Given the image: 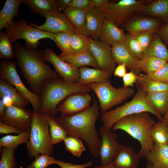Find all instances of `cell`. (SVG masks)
<instances>
[{
	"instance_id": "cell-19",
	"label": "cell",
	"mask_w": 168,
	"mask_h": 168,
	"mask_svg": "<svg viewBox=\"0 0 168 168\" xmlns=\"http://www.w3.org/2000/svg\"><path fill=\"white\" fill-rule=\"evenodd\" d=\"M80 76L77 83L87 86L91 83H99L110 80L113 72L99 68L83 67L79 68Z\"/></svg>"
},
{
	"instance_id": "cell-24",
	"label": "cell",
	"mask_w": 168,
	"mask_h": 168,
	"mask_svg": "<svg viewBox=\"0 0 168 168\" xmlns=\"http://www.w3.org/2000/svg\"><path fill=\"white\" fill-rule=\"evenodd\" d=\"M136 14L152 16L168 23V0H153Z\"/></svg>"
},
{
	"instance_id": "cell-54",
	"label": "cell",
	"mask_w": 168,
	"mask_h": 168,
	"mask_svg": "<svg viewBox=\"0 0 168 168\" xmlns=\"http://www.w3.org/2000/svg\"><path fill=\"white\" fill-rule=\"evenodd\" d=\"M6 106L4 104L2 99L0 98V119L4 115L6 109Z\"/></svg>"
},
{
	"instance_id": "cell-8",
	"label": "cell",
	"mask_w": 168,
	"mask_h": 168,
	"mask_svg": "<svg viewBox=\"0 0 168 168\" xmlns=\"http://www.w3.org/2000/svg\"><path fill=\"white\" fill-rule=\"evenodd\" d=\"M153 0H121L109 2L99 8L105 18L118 27L122 26L134 14Z\"/></svg>"
},
{
	"instance_id": "cell-13",
	"label": "cell",
	"mask_w": 168,
	"mask_h": 168,
	"mask_svg": "<svg viewBox=\"0 0 168 168\" xmlns=\"http://www.w3.org/2000/svg\"><path fill=\"white\" fill-rule=\"evenodd\" d=\"M101 137L99 155L101 165L112 163L114 160L120 145L117 140L116 136L111 130L102 126L99 129Z\"/></svg>"
},
{
	"instance_id": "cell-50",
	"label": "cell",
	"mask_w": 168,
	"mask_h": 168,
	"mask_svg": "<svg viewBox=\"0 0 168 168\" xmlns=\"http://www.w3.org/2000/svg\"><path fill=\"white\" fill-rule=\"evenodd\" d=\"M157 33L164 43L168 45V23H164Z\"/></svg>"
},
{
	"instance_id": "cell-31",
	"label": "cell",
	"mask_w": 168,
	"mask_h": 168,
	"mask_svg": "<svg viewBox=\"0 0 168 168\" xmlns=\"http://www.w3.org/2000/svg\"><path fill=\"white\" fill-rule=\"evenodd\" d=\"M136 82L137 86L146 93L168 91V84L154 80L146 74L138 75Z\"/></svg>"
},
{
	"instance_id": "cell-21",
	"label": "cell",
	"mask_w": 168,
	"mask_h": 168,
	"mask_svg": "<svg viewBox=\"0 0 168 168\" xmlns=\"http://www.w3.org/2000/svg\"><path fill=\"white\" fill-rule=\"evenodd\" d=\"M125 38L124 30L105 18L99 38L100 41L112 47L117 44L124 43Z\"/></svg>"
},
{
	"instance_id": "cell-4",
	"label": "cell",
	"mask_w": 168,
	"mask_h": 168,
	"mask_svg": "<svg viewBox=\"0 0 168 168\" xmlns=\"http://www.w3.org/2000/svg\"><path fill=\"white\" fill-rule=\"evenodd\" d=\"M155 123L149 112L135 113L118 120L112 128L113 132L117 130H123L137 140L141 145L138 155L140 158H145L154 145L151 133Z\"/></svg>"
},
{
	"instance_id": "cell-38",
	"label": "cell",
	"mask_w": 168,
	"mask_h": 168,
	"mask_svg": "<svg viewBox=\"0 0 168 168\" xmlns=\"http://www.w3.org/2000/svg\"><path fill=\"white\" fill-rule=\"evenodd\" d=\"M14 58V49L7 34L3 31H0V59L10 61Z\"/></svg>"
},
{
	"instance_id": "cell-22",
	"label": "cell",
	"mask_w": 168,
	"mask_h": 168,
	"mask_svg": "<svg viewBox=\"0 0 168 168\" xmlns=\"http://www.w3.org/2000/svg\"><path fill=\"white\" fill-rule=\"evenodd\" d=\"M86 18L89 36L98 40L102 32L105 17L99 8L93 7L86 11Z\"/></svg>"
},
{
	"instance_id": "cell-2",
	"label": "cell",
	"mask_w": 168,
	"mask_h": 168,
	"mask_svg": "<svg viewBox=\"0 0 168 168\" xmlns=\"http://www.w3.org/2000/svg\"><path fill=\"white\" fill-rule=\"evenodd\" d=\"M14 50L17 66L29 85L30 91L39 96L44 82L60 76L44 60L43 52L14 43Z\"/></svg>"
},
{
	"instance_id": "cell-12",
	"label": "cell",
	"mask_w": 168,
	"mask_h": 168,
	"mask_svg": "<svg viewBox=\"0 0 168 168\" xmlns=\"http://www.w3.org/2000/svg\"><path fill=\"white\" fill-rule=\"evenodd\" d=\"M43 58L45 62L52 64L55 71L63 80L77 82L80 76L79 68L63 60L52 49H44L43 52Z\"/></svg>"
},
{
	"instance_id": "cell-14",
	"label": "cell",
	"mask_w": 168,
	"mask_h": 168,
	"mask_svg": "<svg viewBox=\"0 0 168 168\" xmlns=\"http://www.w3.org/2000/svg\"><path fill=\"white\" fill-rule=\"evenodd\" d=\"M33 114V110L12 105L6 106L5 114L0 121L24 131L30 128Z\"/></svg>"
},
{
	"instance_id": "cell-30",
	"label": "cell",
	"mask_w": 168,
	"mask_h": 168,
	"mask_svg": "<svg viewBox=\"0 0 168 168\" xmlns=\"http://www.w3.org/2000/svg\"><path fill=\"white\" fill-rule=\"evenodd\" d=\"M151 56L168 63V49L158 33L155 34L148 49L144 53L142 58Z\"/></svg>"
},
{
	"instance_id": "cell-7",
	"label": "cell",
	"mask_w": 168,
	"mask_h": 168,
	"mask_svg": "<svg viewBox=\"0 0 168 168\" xmlns=\"http://www.w3.org/2000/svg\"><path fill=\"white\" fill-rule=\"evenodd\" d=\"M93 91L98 99L101 113L108 111L131 97L135 93L132 88L123 86L116 88L111 84L110 80L87 85Z\"/></svg>"
},
{
	"instance_id": "cell-37",
	"label": "cell",
	"mask_w": 168,
	"mask_h": 168,
	"mask_svg": "<svg viewBox=\"0 0 168 168\" xmlns=\"http://www.w3.org/2000/svg\"><path fill=\"white\" fill-rule=\"evenodd\" d=\"M49 126L51 142L53 146L63 141L68 136L66 130L51 116L49 119Z\"/></svg>"
},
{
	"instance_id": "cell-45",
	"label": "cell",
	"mask_w": 168,
	"mask_h": 168,
	"mask_svg": "<svg viewBox=\"0 0 168 168\" xmlns=\"http://www.w3.org/2000/svg\"><path fill=\"white\" fill-rule=\"evenodd\" d=\"M147 75L156 81L168 84V63L156 71Z\"/></svg>"
},
{
	"instance_id": "cell-23",
	"label": "cell",
	"mask_w": 168,
	"mask_h": 168,
	"mask_svg": "<svg viewBox=\"0 0 168 168\" xmlns=\"http://www.w3.org/2000/svg\"><path fill=\"white\" fill-rule=\"evenodd\" d=\"M22 0H7L0 12V31L5 28L7 33L14 17L18 16V10Z\"/></svg>"
},
{
	"instance_id": "cell-53",
	"label": "cell",
	"mask_w": 168,
	"mask_h": 168,
	"mask_svg": "<svg viewBox=\"0 0 168 168\" xmlns=\"http://www.w3.org/2000/svg\"><path fill=\"white\" fill-rule=\"evenodd\" d=\"M90 1L93 7L99 8L103 7L109 2L108 0H90Z\"/></svg>"
},
{
	"instance_id": "cell-44",
	"label": "cell",
	"mask_w": 168,
	"mask_h": 168,
	"mask_svg": "<svg viewBox=\"0 0 168 168\" xmlns=\"http://www.w3.org/2000/svg\"><path fill=\"white\" fill-rule=\"evenodd\" d=\"M156 33L153 31H149L141 32L132 35L140 44L144 53L148 49Z\"/></svg>"
},
{
	"instance_id": "cell-39",
	"label": "cell",
	"mask_w": 168,
	"mask_h": 168,
	"mask_svg": "<svg viewBox=\"0 0 168 168\" xmlns=\"http://www.w3.org/2000/svg\"><path fill=\"white\" fill-rule=\"evenodd\" d=\"M63 142L64 149L76 157H80L86 150L81 139L77 137L68 136Z\"/></svg>"
},
{
	"instance_id": "cell-18",
	"label": "cell",
	"mask_w": 168,
	"mask_h": 168,
	"mask_svg": "<svg viewBox=\"0 0 168 168\" xmlns=\"http://www.w3.org/2000/svg\"><path fill=\"white\" fill-rule=\"evenodd\" d=\"M111 53L116 64H124L130 71H133L137 75L139 74L141 71L137 66L138 59L124 43H119L112 46Z\"/></svg>"
},
{
	"instance_id": "cell-48",
	"label": "cell",
	"mask_w": 168,
	"mask_h": 168,
	"mask_svg": "<svg viewBox=\"0 0 168 168\" xmlns=\"http://www.w3.org/2000/svg\"><path fill=\"white\" fill-rule=\"evenodd\" d=\"M23 131H24L20 128L6 124L0 121V134H8L11 133H15L19 134Z\"/></svg>"
},
{
	"instance_id": "cell-27",
	"label": "cell",
	"mask_w": 168,
	"mask_h": 168,
	"mask_svg": "<svg viewBox=\"0 0 168 168\" xmlns=\"http://www.w3.org/2000/svg\"><path fill=\"white\" fill-rule=\"evenodd\" d=\"M145 158L153 168H168V145L154 143Z\"/></svg>"
},
{
	"instance_id": "cell-41",
	"label": "cell",
	"mask_w": 168,
	"mask_h": 168,
	"mask_svg": "<svg viewBox=\"0 0 168 168\" xmlns=\"http://www.w3.org/2000/svg\"><path fill=\"white\" fill-rule=\"evenodd\" d=\"M124 44L138 60L142 58L144 53L142 47L133 35L128 33L126 34Z\"/></svg>"
},
{
	"instance_id": "cell-32",
	"label": "cell",
	"mask_w": 168,
	"mask_h": 168,
	"mask_svg": "<svg viewBox=\"0 0 168 168\" xmlns=\"http://www.w3.org/2000/svg\"><path fill=\"white\" fill-rule=\"evenodd\" d=\"M22 2L43 17L45 12L57 10V0H22Z\"/></svg>"
},
{
	"instance_id": "cell-9",
	"label": "cell",
	"mask_w": 168,
	"mask_h": 168,
	"mask_svg": "<svg viewBox=\"0 0 168 168\" xmlns=\"http://www.w3.org/2000/svg\"><path fill=\"white\" fill-rule=\"evenodd\" d=\"M12 43L19 39H23L26 45L37 49L40 44V40L49 39L53 40L61 49V47L56 40L54 34L29 25L26 21L21 19L13 21L7 33Z\"/></svg>"
},
{
	"instance_id": "cell-28",
	"label": "cell",
	"mask_w": 168,
	"mask_h": 168,
	"mask_svg": "<svg viewBox=\"0 0 168 168\" xmlns=\"http://www.w3.org/2000/svg\"><path fill=\"white\" fill-rule=\"evenodd\" d=\"M86 11L83 9L68 7L63 13L78 33L89 37L90 36L86 27Z\"/></svg>"
},
{
	"instance_id": "cell-56",
	"label": "cell",
	"mask_w": 168,
	"mask_h": 168,
	"mask_svg": "<svg viewBox=\"0 0 168 168\" xmlns=\"http://www.w3.org/2000/svg\"><path fill=\"white\" fill-rule=\"evenodd\" d=\"M162 122L168 127V110L166 113L163 116Z\"/></svg>"
},
{
	"instance_id": "cell-26",
	"label": "cell",
	"mask_w": 168,
	"mask_h": 168,
	"mask_svg": "<svg viewBox=\"0 0 168 168\" xmlns=\"http://www.w3.org/2000/svg\"><path fill=\"white\" fill-rule=\"evenodd\" d=\"M0 97L10 100L13 105L25 109L29 102L13 86L7 82L0 79Z\"/></svg>"
},
{
	"instance_id": "cell-10",
	"label": "cell",
	"mask_w": 168,
	"mask_h": 168,
	"mask_svg": "<svg viewBox=\"0 0 168 168\" xmlns=\"http://www.w3.org/2000/svg\"><path fill=\"white\" fill-rule=\"evenodd\" d=\"M16 62L2 60L0 62V79L14 86L30 103L33 110L39 112L40 108L39 96L28 89L17 73Z\"/></svg>"
},
{
	"instance_id": "cell-57",
	"label": "cell",
	"mask_w": 168,
	"mask_h": 168,
	"mask_svg": "<svg viewBox=\"0 0 168 168\" xmlns=\"http://www.w3.org/2000/svg\"><path fill=\"white\" fill-rule=\"evenodd\" d=\"M146 168H153V167L152 164L148 162L147 163Z\"/></svg>"
},
{
	"instance_id": "cell-43",
	"label": "cell",
	"mask_w": 168,
	"mask_h": 168,
	"mask_svg": "<svg viewBox=\"0 0 168 168\" xmlns=\"http://www.w3.org/2000/svg\"><path fill=\"white\" fill-rule=\"evenodd\" d=\"M55 159L48 155L42 154L35 157V160L27 168H46L49 165L54 164Z\"/></svg>"
},
{
	"instance_id": "cell-1",
	"label": "cell",
	"mask_w": 168,
	"mask_h": 168,
	"mask_svg": "<svg viewBox=\"0 0 168 168\" xmlns=\"http://www.w3.org/2000/svg\"><path fill=\"white\" fill-rule=\"evenodd\" d=\"M92 105L85 110L70 116L52 117L66 130L68 136L84 140L90 153L97 158L101 141L95 124L101 114L98 102L92 93Z\"/></svg>"
},
{
	"instance_id": "cell-17",
	"label": "cell",
	"mask_w": 168,
	"mask_h": 168,
	"mask_svg": "<svg viewBox=\"0 0 168 168\" xmlns=\"http://www.w3.org/2000/svg\"><path fill=\"white\" fill-rule=\"evenodd\" d=\"M164 22L156 18L143 16L132 17L122 27L134 35L141 32L152 31L158 33Z\"/></svg>"
},
{
	"instance_id": "cell-20",
	"label": "cell",
	"mask_w": 168,
	"mask_h": 168,
	"mask_svg": "<svg viewBox=\"0 0 168 168\" xmlns=\"http://www.w3.org/2000/svg\"><path fill=\"white\" fill-rule=\"evenodd\" d=\"M140 158L132 147L122 144L112 163L115 168H138Z\"/></svg>"
},
{
	"instance_id": "cell-49",
	"label": "cell",
	"mask_w": 168,
	"mask_h": 168,
	"mask_svg": "<svg viewBox=\"0 0 168 168\" xmlns=\"http://www.w3.org/2000/svg\"><path fill=\"white\" fill-rule=\"evenodd\" d=\"M137 75L133 70L126 73L122 77L123 86L125 87H133L134 84L137 82Z\"/></svg>"
},
{
	"instance_id": "cell-51",
	"label": "cell",
	"mask_w": 168,
	"mask_h": 168,
	"mask_svg": "<svg viewBox=\"0 0 168 168\" xmlns=\"http://www.w3.org/2000/svg\"><path fill=\"white\" fill-rule=\"evenodd\" d=\"M126 65L124 64H119L114 72V75L120 77H123L126 73Z\"/></svg>"
},
{
	"instance_id": "cell-16",
	"label": "cell",
	"mask_w": 168,
	"mask_h": 168,
	"mask_svg": "<svg viewBox=\"0 0 168 168\" xmlns=\"http://www.w3.org/2000/svg\"><path fill=\"white\" fill-rule=\"evenodd\" d=\"M92 99L87 92L72 94L59 104L58 111L61 113L62 116L72 115L89 107Z\"/></svg>"
},
{
	"instance_id": "cell-11",
	"label": "cell",
	"mask_w": 168,
	"mask_h": 168,
	"mask_svg": "<svg viewBox=\"0 0 168 168\" xmlns=\"http://www.w3.org/2000/svg\"><path fill=\"white\" fill-rule=\"evenodd\" d=\"M43 17L46 18V21L42 25H37L32 22L29 24L35 28L54 34L59 32L69 34L78 33L64 13L57 10L50 11L45 12Z\"/></svg>"
},
{
	"instance_id": "cell-6",
	"label": "cell",
	"mask_w": 168,
	"mask_h": 168,
	"mask_svg": "<svg viewBox=\"0 0 168 168\" xmlns=\"http://www.w3.org/2000/svg\"><path fill=\"white\" fill-rule=\"evenodd\" d=\"M137 87V91L132 100L114 110L101 113L100 119L102 126L111 130L114 125L121 118L133 114L147 112L155 115L160 121L163 117L151 107L147 99V93Z\"/></svg>"
},
{
	"instance_id": "cell-34",
	"label": "cell",
	"mask_w": 168,
	"mask_h": 168,
	"mask_svg": "<svg viewBox=\"0 0 168 168\" xmlns=\"http://www.w3.org/2000/svg\"><path fill=\"white\" fill-rule=\"evenodd\" d=\"M30 129L16 135H7L2 137L0 139V148L5 147L16 149L19 145L23 143L26 144L29 139Z\"/></svg>"
},
{
	"instance_id": "cell-33",
	"label": "cell",
	"mask_w": 168,
	"mask_h": 168,
	"mask_svg": "<svg viewBox=\"0 0 168 168\" xmlns=\"http://www.w3.org/2000/svg\"><path fill=\"white\" fill-rule=\"evenodd\" d=\"M168 62L153 56H149L138 60V67L147 74L157 70Z\"/></svg>"
},
{
	"instance_id": "cell-46",
	"label": "cell",
	"mask_w": 168,
	"mask_h": 168,
	"mask_svg": "<svg viewBox=\"0 0 168 168\" xmlns=\"http://www.w3.org/2000/svg\"><path fill=\"white\" fill-rule=\"evenodd\" d=\"M54 164L58 165L61 168H86L91 166L93 163L90 161L84 164L76 165L70 162H65L62 161L55 159Z\"/></svg>"
},
{
	"instance_id": "cell-29",
	"label": "cell",
	"mask_w": 168,
	"mask_h": 168,
	"mask_svg": "<svg viewBox=\"0 0 168 168\" xmlns=\"http://www.w3.org/2000/svg\"><path fill=\"white\" fill-rule=\"evenodd\" d=\"M147 99L156 112L163 117L168 110V91L147 93Z\"/></svg>"
},
{
	"instance_id": "cell-42",
	"label": "cell",
	"mask_w": 168,
	"mask_h": 168,
	"mask_svg": "<svg viewBox=\"0 0 168 168\" xmlns=\"http://www.w3.org/2000/svg\"><path fill=\"white\" fill-rule=\"evenodd\" d=\"M54 37L61 47L62 55L74 54L71 47L70 34L64 32H59L54 34Z\"/></svg>"
},
{
	"instance_id": "cell-52",
	"label": "cell",
	"mask_w": 168,
	"mask_h": 168,
	"mask_svg": "<svg viewBox=\"0 0 168 168\" xmlns=\"http://www.w3.org/2000/svg\"><path fill=\"white\" fill-rule=\"evenodd\" d=\"M71 0H57V10L62 12L68 7Z\"/></svg>"
},
{
	"instance_id": "cell-36",
	"label": "cell",
	"mask_w": 168,
	"mask_h": 168,
	"mask_svg": "<svg viewBox=\"0 0 168 168\" xmlns=\"http://www.w3.org/2000/svg\"><path fill=\"white\" fill-rule=\"evenodd\" d=\"M70 42L74 53L77 54L89 50L90 38L83 34H70Z\"/></svg>"
},
{
	"instance_id": "cell-3",
	"label": "cell",
	"mask_w": 168,
	"mask_h": 168,
	"mask_svg": "<svg viewBox=\"0 0 168 168\" xmlns=\"http://www.w3.org/2000/svg\"><path fill=\"white\" fill-rule=\"evenodd\" d=\"M88 86L63 80L61 77L46 80L39 94L40 108L39 111L56 116L59 104L69 96L76 93L90 92Z\"/></svg>"
},
{
	"instance_id": "cell-15",
	"label": "cell",
	"mask_w": 168,
	"mask_h": 168,
	"mask_svg": "<svg viewBox=\"0 0 168 168\" xmlns=\"http://www.w3.org/2000/svg\"><path fill=\"white\" fill-rule=\"evenodd\" d=\"M89 50L96 61L99 69L114 72L116 63L112 55L111 46L90 38Z\"/></svg>"
},
{
	"instance_id": "cell-40",
	"label": "cell",
	"mask_w": 168,
	"mask_h": 168,
	"mask_svg": "<svg viewBox=\"0 0 168 168\" xmlns=\"http://www.w3.org/2000/svg\"><path fill=\"white\" fill-rule=\"evenodd\" d=\"M0 148V168H16L14 148L3 147Z\"/></svg>"
},
{
	"instance_id": "cell-35",
	"label": "cell",
	"mask_w": 168,
	"mask_h": 168,
	"mask_svg": "<svg viewBox=\"0 0 168 168\" xmlns=\"http://www.w3.org/2000/svg\"><path fill=\"white\" fill-rule=\"evenodd\" d=\"M151 133L154 143L168 145V127L161 121L154 124Z\"/></svg>"
},
{
	"instance_id": "cell-25",
	"label": "cell",
	"mask_w": 168,
	"mask_h": 168,
	"mask_svg": "<svg viewBox=\"0 0 168 168\" xmlns=\"http://www.w3.org/2000/svg\"><path fill=\"white\" fill-rule=\"evenodd\" d=\"M58 56L64 61L78 68L86 66H91L95 68H99L98 63L89 50L80 54H60Z\"/></svg>"
},
{
	"instance_id": "cell-47",
	"label": "cell",
	"mask_w": 168,
	"mask_h": 168,
	"mask_svg": "<svg viewBox=\"0 0 168 168\" xmlns=\"http://www.w3.org/2000/svg\"><path fill=\"white\" fill-rule=\"evenodd\" d=\"M68 7L89 10L93 7L90 0H71Z\"/></svg>"
},
{
	"instance_id": "cell-5",
	"label": "cell",
	"mask_w": 168,
	"mask_h": 168,
	"mask_svg": "<svg viewBox=\"0 0 168 168\" xmlns=\"http://www.w3.org/2000/svg\"><path fill=\"white\" fill-rule=\"evenodd\" d=\"M29 141L26 144L28 154L32 158L44 154L51 156L54 152L51 142L49 126L50 116L34 110Z\"/></svg>"
},
{
	"instance_id": "cell-55",
	"label": "cell",
	"mask_w": 168,
	"mask_h": 168,
	"mask_svg": "<svg viewBox=\"0 0 168 168\" xmlns=\"http://www.w3.org/2000/svg\"><path fill=\"white\" fill-rule=\"evenodd\" d=\"M93 168H115L114 166L113 163L106 165H100L95 166Z\"/></svg>"
}]
</instances>
